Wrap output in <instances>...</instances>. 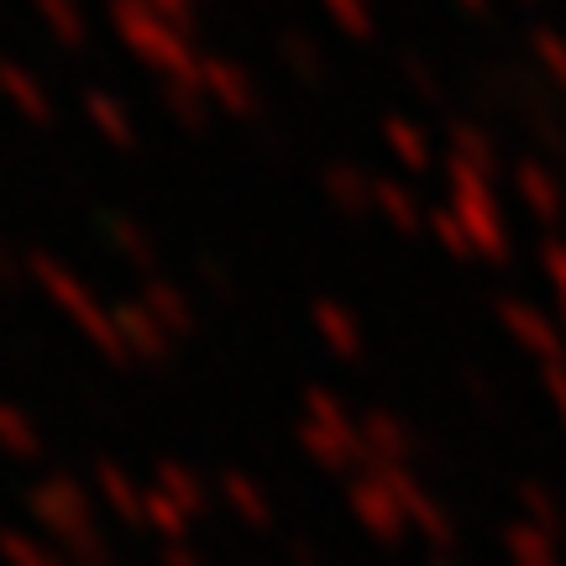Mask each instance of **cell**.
<instances>
[{"instance_id": "obj_14", "label": "cell", "mask_w": 566, "mask_h": 566, "mask_svg": "<svg viewBox=\"0 0 566 566\" xmlns=\"http://www.w3.org/2000/svg\"><path fill=\"white\" fill-rule=\"evenodd\" d=\"M384 142L394 147V158L405 163V168H415V174L436 163V153H430V137H424L420 126H409L405 116H388V122H384Z\"/></svg>"}, {"instance_id": "obj_15", "label": "cell", "mask_w": 566, "mask_h": 566, "mask_svg": "<svg viewBox=\"0 0 566 566\" xmlns=\"http://www.w3.org/2000/svg\"><path fill=\"white\" fill-rule=\"evenodd\" d=\"M321 6H325V17L336 21L352 42L378 38V17H373V6H367V0H321Z\"/></svg>"}, {"instance_id": "obj_8", "label": "cell", "mask_w": 566, "mask_h": 566, "mask_svg": "<svg viewBox=\"0 0 566 566\" xmlns=\"http://www.w3.org/2000/svg\"><path fill=\"white\" fill-rule=\"evenodd\" d=\"M142 304H147V315L168 331V342H179V336H189L195 331V310H189V300H184L174 283H158L147 279V289H142Z\"/></svg>"}, {"instance_id": "obj_5", "label": "cell", "mask_w": 566, "mask_h": 566, "mask_svg": "<svg viewBox=\"0 0 566 566\" xmlns=\"http://www.w3.org/2000/svg\"><path fill=\"white\" fill-rule=\"evenodd\" d=\"M200 90L205 101L226 111V116H252L258 111V84L247 80L242 63H226V59H205L200 63Z\"/></svg>"}, {"instance_id": "obj_4", "label": "cell", "mask_w": 566, "mask_h": 566, "mask_svg": "<svg viewBox=\"0 0 566 566\" xmlns=\"http://www.w3.org/2000/svg\"><path fill=\"white\" fill-rule=\"evenodd\" d=\"M499 321H504V331L514 336L520 352L546 363V373L551 367H566V336L546 310H535V304H525V300H509V304H499Z\"/></svg>"}, {"instance_id": "obj_20", "label": "cell", "mask_w": 566, "mask_h": 566, "mask_svg": "<svg viewBox=\"0 0 566 566\" xmlns=\"http://www.w3.org/2000/svg\"><path fill=\"white\" fill-rule=\"evenodd\" d=\"M163 101H174V116H179L184 126L210 122V101H205L200 84H163Z\"/></svg>"}, {"instance_id": "obj_17", "label": "cell", "mask_w": 566, "mask_h": 566, "mask_svg": "<svg viewBox=\"0 0 566 566\" xmlns=\"http://www.w3.org/2000/svg\"><path fill=\"white\" fill-rule=\"evenodd\" d=\"M430 237H436L451 258H462V263H472V258H478V247H472V237H467V226L457 221L446 205H441V210H430Z\"/></svg>"}, {"instance_id": "obj_1", "label": "cell", "mask_w": 566, "mask_h": 566, "mask_svg": "<svg viewBox=\"0 0 566 566\" xmlns=\"http://www.w3.org/2000/svg\"><path fill=\"white\" fill-rule=\"evenodd\" d=\"M111 21H116V32L122 42L137 53L147 69H158L163 84H200V53H195V42L189 32H179L168 17H158L147 0H111Z\"/></svg>"}, {"instance_id": "obj_28", "label": "cell", "mask_w": 566, "mask_h": 566, "mask_svg": "<svg viewBox=\"0 0 566 566\" xmlns=\"http://www.w3.org/2000/svg\"><path fill=\"white\" fill-rule=\"evenodd\" d=\"M525 6H530V0H525Z\"/></svg>"}, {"instance_id": "obj_26", "label": "cell", "mask_w": 566, "mask_h": 566, "mask_svg": "<svg viewBox=\"0 0 566 566\" xmlns=\"http://www.w3.org/2000/svg\"><path fill=\"white\" fill-rule=\"evenodd\" d=\"M546 388H551V399H556V409H562V420H566V367H551Z\"/></svg>"}, {"instance_id": "obj_23", "label": "cell", "mask_w": 566, "mask_h": 566, "mask_svg": "<svg viewBox=\"0 0 566 566\" xmlns=\"http://www.w3.org/2000/svg\"><path fill=\"white\" fill-rule=\"evenodd\" d=\"M158 17H168L179 32H195L200 27V0H147Z\"/></svg>"}, {"instance_id": "obj_25", "label": "cell", "mask_w": 566, "mask_h": 566, "mask_svg": "<svg viewBox=\"0 0 566 566\" xmlns=\"http://www.w3.org/2000/svg\"><path fill=\"white\" fill-rule=\"evenodd\" d=\"M283 59H289V63L300 59L304 80H315V74H321V48H315L310 38H289V42H283Z\"/></svg>"}, {"instance_id": "obj_7", "label": "cell", "mask_w": 566, "mask_h": 566, "mask_svg": "<svg viewBox=\"0 0 566 566\" xmlns=\"http://www.w3.org/2000/svg\"><path fill=\"white\" fill-rule=\"evenodd\" d=\"M304 436H310V446L321 451V457H336L342 462L346 451H352V424H346L342 405L331 399V394H310V424H304Z\"/></svg>"}, {"instance_id": "obj_11", "label": "cell", "mask_w": 566, "mask_h": 566, "mask_svg": "<svg viewBox=\"0 0 566 566\" xmlns=\"http://www.w3.org/2000/svg\"><path fill=\"white\" fill-rule=\"evenodd\" d=\"M84 116L95 122V132H101L111 147H132V142H137V122H132V111H126L116 95H105V90H90V95H84Z\"/></svg>"}, {"instance_id": "obj_6", "label": "cell", "mask_w": 566, "mask_h": 566, "mask_svg": "<svg viewBox=\"0 0 566 566\" xmlns=\"http://www.w3.org/2000/svg\"><path fill=\"white\" fill-rule=\"evenodd\" d=\"M111 315H116V336L126 346V363H158V357H168V331L147 315L142 300L116 304Z\"/></svg>"}, {"instance_id": "obj_9", "label": "cell", "mask_w": 566, "mask_h": 566, "mask_svg": "<svg viewBox=\"0 0 566 566\" xmlns=\"http://www.w3.org/2000/svg\"><path fill=\"white\" fill-rule=\"evenodd\" d=\"M373 210H378V216H384L394 231H405V237H420V226H430L424 205L415 200V189H405V184H394V179H378Z\"/></svg>"}, {"instance_id": "obj_18", "label": "cell", "mask_w": 566, "mask_h": 566, "mask_svg": "<svg viewBox=\"0 0 566 566\" xmlns=\"http://www.w3.org/2000/svg\"><path fill=\"white\" fill-rule=\"evenodd\" d=\"M0 80H6V90L17 95V105L27 111V116H38V122H48V116H53V101H48V84L27 80V74H17V69H0Z\"/></svg>"}, {"instance_id": "obj_22", "label": "cell", "mask_w": 566, "mask_h": 566, "mask_svg": "<svg viewBox=\"0 0 566 566\" xmlns=\"http://www.w3.org/2000/svg\"><path fill=\"white\" fill-rule=\"evenodd\" d=\"M363 430L373 436L367 446H384V451H405V424L394 420V415H367Z\"/></svg>"}, {"instance_id": "obj_13", "label": "cell", "mask_w": 566, "mask_h": 566, "mask_svg": "<svg viewBox=\"0 0 566 566\" xmlns=\"http://www.w3.org/2000/svg\"><path fill=\"white\" fill-rule=\"evenodd\" d=\"M325 195L342 205V210H373L378 179L363 174V168H352V163H342V168H331V174H325Z\"/></svg>"}, {"instance_id": "obj_27", "label": "cell", "mask_w": 566, "mask_h": 566, "mask_svg": "<svg viewBox=\"0 0 566 566\" xmlns=\"http://www.w3.org/2000/svg\"><path fill=\"white\" fill-rule=\"evenodd\" d=\"M457 6H462L467 17H483V11H488V0H457Z\"/></svg>"}, {"instance_id": "obj_10", "label": "cell", "mask_w": 566, "mask_h": 566, "mask_svg": "<svg viewBox=\"0 0 566 566\" xmlns=\"http://www.w3.org/2000/svg\"><path fill=\"white\" fill-rule=\"evenodd\" d=\"M315 331H321V342L342 357V363H357L363 357V325L352 310L342 304H315Z\"/></svg>"}, {"instance_id": "obj_3", "label": "cell", "mask_w": 566, "mask_h": 566, "mask_svg": "<svg viewBox=\"0 0 566 566\" xmlns=\"http://www.w3.org/2000/svg\"><path fill=\"white\" fill-rule=\"evenodd\" d=\"M38 283H42V294L59 304L63 315L80 325L84 336L101 346L111 363H126V346H122V336H116V315H111V310H105V304L84 289L80 273H69V268L53 263V258H42V263H38Z\"/></svg>"}, {"instance_id": "obj_16", "label": "cell", "mask_w": 566, "mask_h": 566, "mask_svg": "<svg viewBox=\"0 0 566 566\" xmlns=\"http://www.w3.org/2000/svg\"><path fill=\"white\" fill-rule=\"evenodd\" d=\"M457 153H451V163H462V168H478V174H488L493 179V168H499V153H493V142L478 132V126H462L457 132Z\"/></svg>"}, {"instance_id": "obj_2", "label": "cell", "mask_w": 566, "mask_h": 566, "mask_svg": "<svg viewBox=\"0 0 566 566\" xmlns=\"http://www.w3.org/2000/svg\"><path fill=\"white\" fill-rule=\"evenodd\" d=\"M446 210L467 226V237H472V247H478V258H488V263H504V258H509L504 205H499V189H493V179H488V174L451 163V174H446Z\"/></svg>"}, {"instance_id": "obj_12", "label": "cell", "mask_w": 566, "mask_h": 566, "mask_svg": "<svg viewBox=\"0 0 566 566\" xmlns=\"http://www.w3.org/2000/svg\"><path fill=\"white\" fill-rule=\"evenodd\" d=\"M514 184H520L525 205L541 221H556V216H562V184H556V174H546L541 163H520V168H514Z\"/></svg>"}, {"instance_id": "obj_19", "label": "cell", "mask_w": 566, "mask_h": 566, "mask_svg": "<svg viewBox=\"0 0 566 566\" xmlns=\"http://www.w3.org/2000/svg\"><path fill=\"white\" fill-rule=\"evenodd\" d=\"M530 48H535V59H541V69H546V80L556 84V90H566V38L562 32L541 27V32L530 38Z\"/></svg>"}, {"instance_id": "obj_21", "label": "cell", "mask_w": 566, "mask_h": 566, "mask_svg": "<svg viewBox=\"0 0 566 566\" xmlns=\"http://www.w3.org/2000/svg\"><path fill=\"white\" fill-rule=\"evenodd\" d=\"M541 268H546L551 294H556V315L566 321V242H546V247H541Z\"/></svg>"}, {"instance_id": "obj_24", "label": "cell", "mask_w": 566, "mask_h": 566, "mask_svg": "<svg viewBox=\"0 0 566 566\" xmlns=\"http://www.w3.org/2000/svg\"><path fill=\"white\" fill-rule=\"evenodd\" d=\"M111 242L122 247V252H126V258H132V263H137V268H153V252H147V242H142V237H137V226L111 221Z\"/></svg>"}]
</instances>
